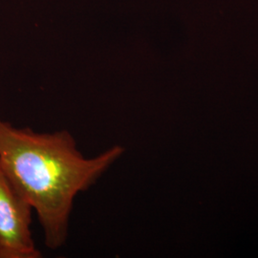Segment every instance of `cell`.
<instances>
[{
  "label": "cell",
  "mask_w": 258,
  "mask_h": 258,
  "mask_svg": "<svg viewBox=\"0 0 258 258\" xmlns=\"http://www.w3.org/2000/svg\"><path fill=\"white\" fill-rule=\"evenodd\" d=\"M123 152L114 146L87 158L67 130L18 128L0 117V166L36 212L49 249L64 245L76 197L96 184Z\"/></svg>",
  "instance_id": "cell-1"
},
{
  "label": "cell",
  "mask_w": 258,
  "mask_h": 258,
  "mask_svg": "<svg viewBox=\"0 0 258 258\" xmlns=\"http://www.w3.org/2000/svg\"><path fill=\"white\" fill-rule=\"evenodd\" d=\"M33 208L0 166V258H40L32 236Z\"/></svg>",
  "instance_id": "cell-2"
}]
</instances>
